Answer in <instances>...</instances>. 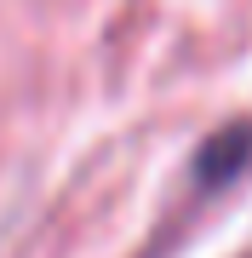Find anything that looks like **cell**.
<instances>
[{
	"mask_svg": "<svg viewBox=\"0 0 252 258\" xmlns=\"http://www.w3.org/2000/svg\"><path fill=\"white\" fill-rule=\"evenodd\" d=\"M252 161V120H229V126H218L212 138L201 144V155H195V178L206 189H218V184H229L235 172Z\"/></svg>",
	"mask_w": 252,
	"mask_h": 258,
	"instance_id": "obj_1",
	"label": "cell"
}]
</instances>
